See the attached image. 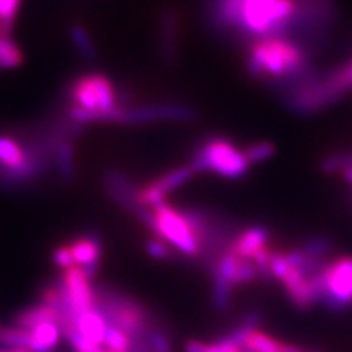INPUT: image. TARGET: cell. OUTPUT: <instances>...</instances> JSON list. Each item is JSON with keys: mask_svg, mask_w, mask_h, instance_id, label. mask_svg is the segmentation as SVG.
Masks as SVG:
<instances>
[{"mask_svg": "<svg viewBox=\"0 0 352 352\" xmlns=\"http://www.w3.org/2000/svg\"><path fill=\"white\" fill-rule=\"evenodd\" d=\"M298 0H204L203 21L212 34L248 47L264 38L288 37Z\"/></svg>", "mask_w": 352, "mask_h": 352, "instance_id": "1", "label": "cell"}, {"mask_svg": "<svg viewBox=\"0 0 352 352\" xmlns=\"http://www.w3.org/2000/svg\"><path fill=\"white\" fill-rule=\"evenodd\" d=\"M313 68V54L288 37L258 40L247 47V74L252 80L267 82L276 93Z\"/></svg>", "mask_w": 352, "mask_h": 352, "instance_id": "2", "label": "cell"}, {"mask_svg": "<svg viewBox=\"0 0 352 352\" xmlns=\"http://www.w3.org/2000/svg\"><path fill=\"white\" fill-rule=\"evenodd\" d=\"M352 88L351 62L327 71L313 68L278 94L282 104L298 116H311L338 103Z\"/></svg>", "mask_w": 352, "mask_h": 352, "instance_id": "3", "label": "cell"}, {"mask_svg": "<svg viewBox=\"0 0 352 352\" xmlns=\"http://www.w3.org/2000/svg\"><path fill=\"white\" fill-rule=\"evenodd\" d=\"M65 115L82 126L104 122L118 106V87L107 75L88 72L74 78L65 90Z\"/></svg>", "mask_w": 352, "mask_h": 352, "instance_id": "4", "label": "cell"}, {"mask_svg": "<svg viewBox=\"0 0 352 352\" xmlns=\"http://www.w3.org/2000/svg\"><path fill=\"white\" fill-rule=\"evenodd\" d=\"M188 166L194 173L213 172L222 178L238 179L248 172L250 163L244 151H241L232 141L212 135L198 142Z\"/></svg>", "mask_w": 352, "mask_h": 352, "instance_id": "5", "label": "cell"}, {"mask_svg": "<svg viewBox=\"0 0 352 352\" xmlns=\"http://www.w3.org/2000/svg\"><path fill=\"white\" fill-rule=\"evenodd\" d=\"M135 214L151 228L154 234L163 241L170 242L184 254L190 257L200 254V241L184 214L175 207L166 203L153 207V210H146L144 207H141Z\"/></svg>", "mask_w": 352, "mask_h": 352, "instance_id": "6", "label": "cell"}, {"mask_svg": "<svg viewBox=\"0 0 352 352\" xmlns=\"http://www.w3.org/2000/svg\"><path fill=\"white\" fill-rule=\"evenodd\" d=\"M198 118L197 110L185 103L169 102L148 106H132L128 109H116L104 122L120 125H144L151 122H194Z\"/></svg>", "mask_w": 352, "mask_h": 352, "instance_id": "7", "label": "cell"}, {"mask_svg": "<svg viewBox=\"0 0 352 352\" xmlns=\"http://www.w3.org/2000/svg\"><path fill=\"white\" fill-rule=\"evenodd\" d=\"M324 294L320 304L333 313H342L352 305V257H338L324 264Z\"/></svg>", "mask_w": 352, "mask_h": 352, "instance_id": "8", "label": "cell"}, {"mask_svg": "<svg viewBox=\"0 0 352 352\" xmlns=\"http://www.w3.org/2000/svg\"><path fill=\"white\" fill-rule=\"evenodd\" d=\"M179 12L172 5L163 6L157 19V53L159 59L166 66H173L179 58Z\"/></svg>", "mask_w": 352, "mask_h": 352, "instance_id": "9", "label": "cell"}, {"mask_svg": "<svg viewBox=\"0 0 352 352\" xmlns=\"http://www.w3.org/2000/svg\"><path fill=\"white\" fill-rule=\"evenodd\" d=\"M194 175L190 166H181L162 175L160 178L148 182L138 190V204L141 207H156L164 201V198L173 190L179 188L181 185L188 182Z\"/></svg>", "mask_w": 352, "mask_h": 352, "instance_id": "10", "label": "cell"}, {"mask_svg": "<svg viewBox=\"0 0 352 352\" xmlns=\"http://www.w3.org/2000/svg\"><path fill=\"white\" fill-rule=\"evenodd\" d=\"M81 267L71 266L63 270L62 286L74 311L81 316L87 311H93L96 307V292L90 286Z\"/></svg>", "mask_w": 352, "mask_h": 352, "instance_id": "11", "label": "cell"}, {"mask_svg": "<svg viewBox=\"0 0 352 352\" xmlns=\"http://www.w3.org/2000/svg\"><path fill=\"white\" fill-rule=\"evenodd\" d=\"M104 188L109 195L116 200L119 204L137 212L141 206L138 204V186L132 184V181L118 170H107L104 175Z\"/></svg>", "mask_w": 352, "mask_h": 352, "instance_id": "12", "label": "cell"}, {"mask_svg": "<svg viewBox=\"0 0 352 352\" xmlns=\"http://www.w3.org/2000/svg\"><path fill=\"white\" fill-rule=\"evenodd\" d=\"M269 236V230L264 226H251L230 242L228 250L232 251L239 258L251 260L260 248L267 245Z\"/></svg>", "mask_w": 352, "mask_h": 352, "instance_id": "13", "label": "cell"}, {"mask_svg": "<svg viewBox=\"0 0 352 352\" xmlns=\"http://www.w3.org/2000/svg\"><path fill=\"white\" fill-rule=\"evenodd\" d=\"M44 323H53L59 327L62 326V318L59 313L53 307L44 302L28 307L25 310L18 313L15 317V324L27 330H31Z\"/></svg>", "mask_w": 352, "mask_h": 352, "instance_id": "14", "label": "cell"}, {"mask_svg": "<svg viewBox=\"0 0 352 352\" xmlns=\"http://www.w3.org/2000/svg\"><path fill=\"white\" fill-rule=\"evenodd\" d=\"M74 261L81 266H88V264H98L102 257V242L96 235H84L74 239L68 244Z\"/></svg>", "mask_w": 352, "mask_h": 352, "instance_id": "15", "label": "cell"}, {"mask_svg": "<svg viewBox=\"0 0 352 352\" xmlns=\"http://www.w3.org/2000/svg\"><path fill=\"white\" fill-rule=\"evenodd\" d=\"M75 329L78 330L87 340H90L91 344L100 346L104 342L107 323L100 314L93 310L87 311L78 317Z\"/></svg>", "mask_w": 352, "mask_h": 352, "instance_id": "16", "label": "cell"}, {"mask_svg": "<svg viewBox=\"0 0 352 352\" xmlns=\"http://www.w3.org/2000/svg\"><path fill=\"white\" fill-rule=\"evenodd\" d=\"M53 164H56L60 179L71 184L75 179V153L74 140H60L53 154Z\"/></svg>", "mask_w": 352, "mask_h": 352, "instance_id": "17", "label": "cell"}, {"mask_svg": "<svg viewBox=\"0 0 352 352\" xmlns=\"http://www.w3.org/2000/svg\"><path fill=\"white\" fill-rule=\"evenodd\" d=\"M32 340L30 352H53L59 344L60 327L53 323H44L30 330Z\"/></svg>", "mask_w": 352, "mask_h": 352, "instance_id": "18", "label": "cell"}, {"mask_svg": "<svg viewBox=\"0 0 352 352\" xmlns=\"http://www.w3.org/2000/svg\"><path fill=\"white\" fill-rule=\"evenodd\" d=\"M69 37L75 50L78 52V54L85 62L94 63L97 60L98 53H97L94 40L82 24H78V22L72 24L69 28Z\"/></svg>", "mask_w": 352, "mask_h": 352, "instance_id": "19", "label": "cell"}, {"mask_svg": "<svg viewBox=\"0 0 352 352\" xmlns=\"http://www.w3.org/2000/svg\"><path fill=\"white\" fill-rule=\"evenodd\" d=\"M24 63V53L12 37H0V71L19 68Z\"/></svg>", "mask_w": 352, "mask_h": 352, "instance_id": "20", "label": "cell"}, {"mask_svg": "<svg viewBox=\"0 0 352 352\" xmlns=\"http://www.w3.org/2000/svg\"><path fill=\"white\" fill-rule=\"evenodd\" d=\"M31 332L27 329L18 326L14 327H0V344L9 348H24L30 351L31 346Z\"/></svg>", "mask_w": 352, "mask_h": 352, "instance_id": "21", "label": "cell"}, {"mask_svg": "<svg viewBox=\"0 0 352 352\" xmlns=\"http://www.w3.org/2000/svg\"><path fill=\"white\" fill-rule=\"evenodd\" d=\"M22 0H0V37H12L14 22Z\"/></svg>", "mask_w": 352, "mask_h": 352, "instance_id": "22", "label": "cell"}, {"mask_svg": "<svg viewBox=\"0 0 352 352\" xmlns=\"http://www.w3.org/2000/svg\"><path fill=\"white\" fill-rule=\"evenodd\" d=\"M244 346L254 352H280L282 344L274 338L260 332V330H252L247 336Z\"/></svg>", "mask_w": 352, "mask_h": 352, "instance_id": "23", "label": "cell"}, {"mask_svg": "<svg viewBox=\"0 0 352 352\" xmlns=\"http://www.w3.org/2000/svg\"><path fill=\"white\" fill-rule=\"evenodd\" d=\"M352 166V151H338L327 154L320 162V169L326 175H335Z\"/></svg>", "mask_w": 352, "mask_h": 352, "instance_id": "24", "label": "cell"}, {"mask_svg": "<svg viewBox=\"0 0 352 352\" xmlns=\"http://www.w3.org/2000/svg\"><path fill=\"white\" fill-rule=\"evenodd\" d=\"M300 250L308 258L324 260V257L329 254V251L332 250V241L324 236H314L307 239Z\"/></svg>", "mask_w": 352, "mask_h": 352, "instance_id": "25", "label": "cell"}, {"mask_svg": "<svg viewBox=\"0 0 352 352\" xmlns=\"http://www.w3.org/2000/svg\"><path fill=\"white\" fill-rule=\"evenodd\" d=\"M274 153H276V147H274V144L270 141L254 142V144L248 146L244 150V154H245V157L250 164H257V163L267 160L273 156Z\"/></svg>", "mask_w": 352, "mask_h": 352, "instance_id": "26", "label": "cell"}, {"mask_svg": "<svg viewBox=\"0 0 352 352\" xmlns=\"http://www.w3.org/2000/svg\"><path fill=\"white\" fill-rule=\"evenodd\" d=\"M257 279H258V273H257L254 263L238 257V264H236V270H235V276H234V285L235 286L245 285V283L254 282Z\"/></svg>", "mask_w": 352, "mask_h": 352, "instance_id": "27", "label": "cell"}, {"mask_svg": "<svg viewBox=\"0 0 352 352\" xmlns=\"http://www.w3.org/2000/svg\"><path fill=\"white\" fill-rule=\"evenodd\" d=\"M104 344H107L109 349L113 351H120V352H128L131 340L129 338L113 326H107L106 329V335H104Z\"/></svg>", "mask_w": 352, "mask_h": 352, "instance_id": "28", "label": "cell"}, {"mask_svg": "<svg viewBox=\"0 0 352 352\" xmlns=\"http://www.w3.org/2000/svg\"><path fill=\"white\" fill-rule=\"evenodd\" d=\"M148 345L153 352H170L172 345L170 340L166 336V333L162 332V330H154L151 329V332L148 333Z\"/></svg>", "mask_w": 352, "mask_h": 352, "instance_id": "29", "label": "cell"}, {"mask_svg": "<svg viewBox=\"0 0 352 352\" xmlns=\"http://www.w3.org/2000/svg\"><path fill=\"white\" fill-rule=\"evenodd\" d=\"M289 269L291 267L288 266V263H286V260L283 257V252L272 250V254H270V270H272L273 278L282 280L286 276V273L289 272Z\"/></svg>", "mask_w": 352, "mask_h": 352, "instance_id": "30", "label": "cell"}, {"mask_svg": "<svg viewBox=\"0 0 352 352\" xmlns=\"http://www.w3.org/2000/svg\"><path fill=\"white\" fill-rule=\"evenodd\" d=\"M53 260L60 269H68L74 266V256L69 245H60L53 252Z\"/></svg>", "mask_w": 352, "mask_h": 352, "instance_id": "31", "label": "cell"}, {"mask_svg": "<svg viewBox=\"0 0 352 352\" xmlns=\"http://www.w3.org/2000/svg\"><path fill=\"white\" fill-rule=\"evenodd\" d=\"M148 254L154 258L164 260L170 257V250L162 239H150L146 245Z\"/></svg>", "mask_w": 352, "mask_h": 352, "instance_id": "32", "label": "cell"}, {"mask_svg": "<svg viewBox=\"0 0 352 352\" xmlns=\"http://www.w3.org/2000/svg\"><path fill=\"white\" fill-rule=\"evenodd\" d=\"M206 348L207 345L200 342V340H190V342L185 345L186 352H204Z\"/></svg>", "mask_w": 352, "mask_h": 352, "instance_id": "33", "label": "cell"}, {"mask_svg": "<svg viewBox=\"0 0 352 352\" xmlns=\"http://www.w3.org/2000/svg\"><path fill=\"white\" fill-rule=\"evenodd\" d=\"M217 346L220 348V352H242V349L239 346L232 345V344H226V342H223V340H219Z\"/></svg>", "mask_w": 352, "mask_h": 352, "instance_id": "34", "label": "cell"}, {"mask_svg": "<svg viewBox=\"0 0 352 352\" xmlns=\"http://www.w3.org/2000/svg\"><path fill=\"white\" fill-rule=\"evenodd\" d=\"M342 176H344V181L349 185H352V166L346 168L342 170Z\"/></svg>", "mask_w": 352, "mask_h": 352, "instance_id": "35", "label": "cell"}, {"mask_svg": "<svg viewBox=\"0 0 352 352\" xmlns=\"http://www.w3.org/2000/svg\"><path fill=\"white\" fill-rule=\"evenodd\" d=\"M0 352H30L24 348H10V349H0Z\"/></svg>", "mask_w": 352, "mask_h": 352, "instance_id": "36", "label": "cell"}, {"mask_svg": "<svg viewBox=\"0 0 352 352\" xmlns=\"http://www.w3.org/2000/svg\"><path fill=\"white\" fill-rule=\"evenodd\" d=\"M204 352H220V348L217 346V344H214V345H207V348H206Z\"/></svg>", "mask_w": 352, "mask_h": 352, "instance_id": "37", "label": "cell"}, {"mask_svg": "<svg viewBox=\"0 0 352 352\" xmlns=\"http://www.w3.org/2000/svg\"><path fill=\"white\" fill-rule=\"evenodd\" d=\"M351 71H352V60H351Z\"/></svg>", "mask_w": 352, "mask_h": 352, "instance_id": "38", "label": "cell"}, {"mask_svg": "<svg viewBox=\"0 0 352 352\" xmlns=\"http://www.w3.org/2000/svg\"><path fill=\"white\" fill-rule=\"evenodd\" d=\"M307 352H316V351H307Z\"/></svg>", "mask_w": 352, "mask_h": 352, "instance_id": "39", "label": "cell"}]
</instances>
